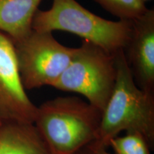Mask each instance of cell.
<instances>
[{
    "mask_svg": "<svg viewBox=\"0 0 154 154\" xmlns=\"http://www.w3.org/2000/svg\"><path fill=\"white\" fill-rule=\"evenodd\" d=\"M102 112L77 96H58L36 108L34 125L52 154H76L96 140Z\"/></svg>",
    "mask_w": 154,
    "mask_h": 154,
    "instance_id": "2",
    "label": "cell"
},
{
    "mask_svg": "<svg viewBox=\"0 0 154 154\" xmlns=\"http://www.w3.org/2000/svg\"><path fill=\"white\" fill-rule=\"evenodd\" d=\"M0 154H52L34 124L0 125Z\"/></svg>",
    "mask_w": 154,
    "mask_h": 154,
    "instance_id": "8",
    "label": "cell"
},
{
    "mask_svg": "<svg viewBox=\"0 0 154 154\" xmlns=\"http://www.w3.org/2000/svg\"><path fill=\"white\" fill-rule=\"evenodd\" d=\"M17 66L26 90L52 86L68 66L75 48L59 43L51 32H32L14 42Z\"/></svg>",
    "mask_w": 154,
    "mask_h": 154,
    "instance_id": "5",
    "label": "cell"
},
{
    "mask_svg": "<svg viewBox=\"0 0 154 154\" xmlns=\"http://www.w3.org/2000/svg\"><path fill=\"white\" fill-rule=\"evenodd\" d=\"M42 0H0V32L18 42L32 30L34 15Z\"/></svg>",
    "mask_w": 154,
    "mask_h": 154,
    "instance_id": "9",
    "label": "cell"
},
{
    "mask_svg": "<svg viewBox=\"0 0 154 154\" xmlns=\"http://www.w3.org/2000/svg\"><path fill=\"white\" fill-rule=\"evenodd\" d=\"M23 86L14 42L0 32V124H34L36 108Z\"/></svg>",
    "mask_w": 154,
    "mask_h": 154,
    "instance_id": "6",
    "label": "cell"
},
{
    "mask_svg": "<svg viewBox=\"0 0 154 154\" xmlns=\"http://www.w3.org/2000/svg\"><path fill=\"white\" fill-rule=\"evenodd\" d=\"M0 125H1V124H0Z\"/></svg>",
    "mask_w": 154,
    "mask_h": 154,
    "instance_id": "15",
    "label": "cell"
},
{
    "mask_svg": "<svg viewBox=\"0 0 154 154\" xmlns=\"http://www.w3.org/2000/svg\"><path fill=\"white\" fill-rule=\"evenodd\" d=\"M32 29L51 33L54 31L69 32L115 54L124 50L129 42L133 22L103 19L76 0H52L51 8L36 11Z\"/></svg>",
    "mask_w": 154,
    "mask_h": 154,
    "instance_id": "3",
    "label": "cell"
},
{
    "mask_svg": "<svg viewBox=\"0 0 154 154\" xmlns=\"http://www.w3.org/2000/svg\"><path fill=\"white\" fill-rule=\"evenodd\" d=\"M116 78L112 94L102 112L95 141L107 149L121 131L137 133L150 149L154 147V94L136 84L124 50L114 54Z\"/></svg>",
    "mask_w": 154,
    "mask_h": 154,
    "instance_id": "1",
    "label": "cell"
},
{
    "mask_svg": "<svg viewBox=\"0 0 154 154\" xmlns=\"http://www.w3.org/2000/svg\"><path fill=\"white\" fill-rule=\"evenodd\" d=\"M106 11L119 20L134 21L148 9L141 0H94Z\"/></svg>",
    "mask_w": 154,
    "mask_h": 154,
    "instance_id": "10",
    "label": "cell"
},
{
    "mask_svg": "<svg viewBox=\"0 0 154 154\" xmlns=\"http://www.w3.org/2000/svg\"><path fill=\"white\" fill-rule=\"evenodd\" d=\"M105 154H111V153H109V152H108L106 150V151H105Z\"/></svg>",
    "mask_w": 154,
    "mask_h": 154,
    "instance_id": "14",
    "label": "cell"
},
{
    "mask_svg": "<svg viewBox=\"0 0 154 154\" xmlns=\"http://www.w3.org/2000/svg\"><path fill=\"white\" fill-rule=\"evenodd\" d=\"M141 1H143L144 3H146V2H151V1H152V0H141Z\"/></svg>",
    "mask_w": 154,
    "mask_h": 154,
    "instance_id": "13",
    "label": "cell"
},
{
    "mask_svg": "<svg viewBox=\"0 0 154 154\" xmlns=\"http://www.w3.org/2000/svg\"><path fill=\"white\" fill-rule=\"evenodd\" d=\"M106 149L94 141L85 146L76 154H105Z\"/></svg>",
    "mask_w": 154,
    "mask_h": 154,
    "instance_id": "12",
    "label": "cell"
},
{
    "mask_svg": "<svg viewBox=\"0 0 154 154\" xmlns=\"http://www.w3.org/2000/svg\"><path fill=\"white\" fill-rule=\"evenodd\" d=\"M133 22L131 36L124 52L137 86L154 94V9Z\"/></svg>",
    "mask_w": 154,
    "mask_h": 154,
    "instance_id": "7",
    "label": "cell"
},
{
    "mask_svg": "<svg viewBox=\"0 0 154 154\" xmlns=\"http://www.w3.org/2000/svg\"><path fill=\"white\" fill-rule=\"evenodd\" d=\"M116 68L114 54L83 40L75 48L68 66L52 87L81 94L101 112L114 88Z\"/></svg>",
    "mask_w": 154,
    "mask_h": 154,
    "instance_id": "4",
    "label": "cell"
},
{
    "mask_svg": "<svg viewBox=\"0 0 154 154\" xmlns=\"http://www.w3.org/2000/svg\"><path fill=\"white\" fill-rule=\"evenodd\" d=\"M115 154H151L150 147L143 136L137 133H126L110 140L109 146Z\"/></svg>",
    "mask_w": 154,
    "mask_h": 154,
    "instance_id": "11",
    "label": "cell"
}]
</instances>
